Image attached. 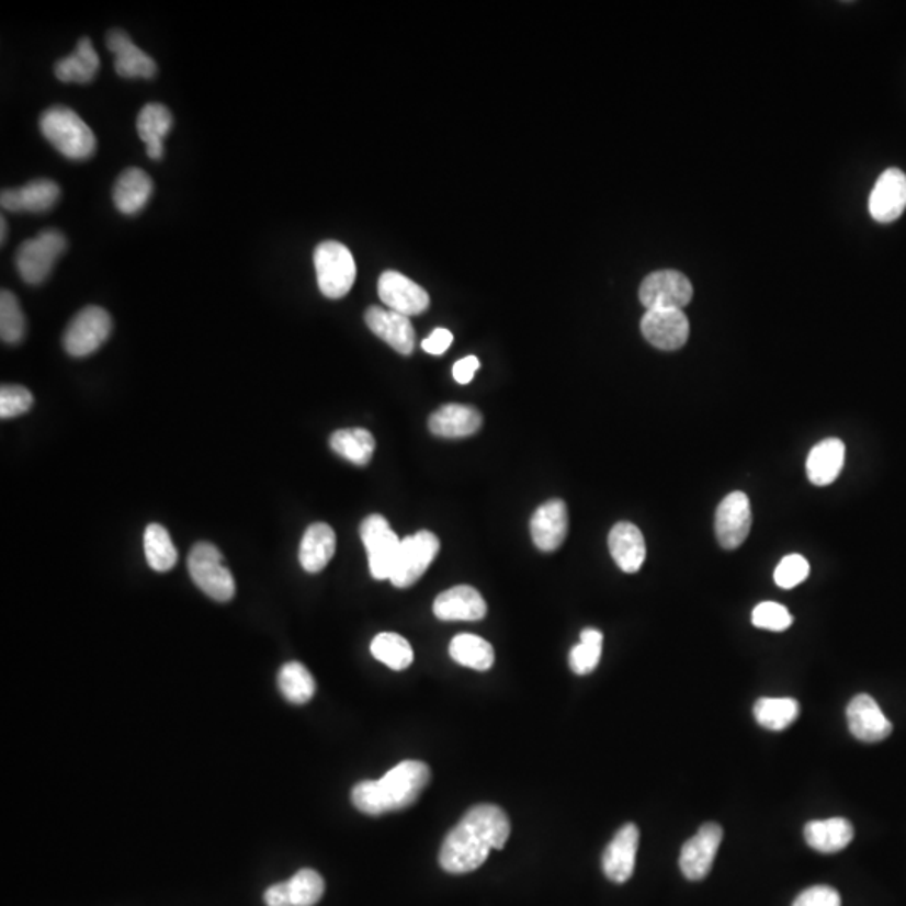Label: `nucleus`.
<instances>
[{
    "label": "nucleus",
    "mask_w": 906,
    "mask_h": 906,
    "mask_svg": "<svg viewBox=\"0 0 906 906\" xmlns=\"http://www.w3.org/2000/svg\"><path fill=\"white\" fill-rule=\"evenodd\" d=\"M511 836V820L496 804H477L446 835L440 864L446 873L465 874L486 863L492 849H502Z\"/></svg>",
    "instance_id": "f257e3e1"
},
{
    "label": "nucleus",
    "mask_w": 906,
    "mask_h": 906,
    "mask_svg": "<svg viewBox=\"0 0 906 906\" xmlns=\"http://www.w3.org/2000/svg\"><path fill=\"white\" fill-rule=\"evenodd\" d=\"M432 779L429 766L420 760H405L378 781H363L351 792L353 806L367 816L407 809L417 803Z\"/></svg>",
    "instance_id": "f03ea898"
},
{
    "label": "nucleus",
    "mask_w": 906,
    "mask_h": 906,
    "mask_svg": "<svg viewBox=\"0 0 906 906\" xmlns=\"http://www.w3.org/2000/svg\"><path fill=\"white\" fill-rule=\"evenodd\" d=\"M39 126L44 138L69 160H87L97 150L93 129L69 107L53 106L44 111Z\"/></svg>",
    "instance_id": "7ed1b4c3"
},
{
    "label": "nucleus",
    "mask_w": 906,
    "mask_h": 906,
    "mask_svg": "<svg viewBox=\"0 0 906 906\" xmlns=\"http://www.w3.org/2000/svg\"><path fill=\"white\" fill-rule=\"evenodd\" d=\"M189 573L199 589L218 603L236 597V579L225 566L220 551L211 543H199L189 554Z\"/></svg>",
    "instance_id": "20e7f679"
},
{
    "label": "nucleus",
    "mask_w": 906,
    "mask_h": 906,
    "mask_svg": "<svg viewBox=\"0 0 906 906\" xmlns=\"http://www.w3.org/2000/svg\"><path fill=\"white\" fill-rule=\"evenodd\" d=\"M319 291L329 299H341L356 281V262L347 246L328 240L315 250Z\"/></svg>",
    "instance_id": "39448f33"
},
{
    "label": "nucleus",
    "mask_w": 906,
    "mask_h": 906,
    "mask_svg": "<svg viewBox=\"0 0 906 906\" xmlns=\"http://www.w3.org/2000/svg\"><path fill=\"white\" fill-rule=\"evenodd\" d=\"M66 247L68 242L59 230H44L34 239L21 244L15 256V265L22 281L31 286H37L46 281Z\"/></svg>",
    "instance_id": "423d86ee"
},
{
    "label": "nucleus",
    "mask_w": 906,
    "mask_h": 906,
    "mask_svg": "<svg viewBox=\"0 0 906 906\" xmlns=\"http://www.w3.org/2000/svg\"><path fill=\"white\" fill-rule=\"evenodd\" d=\"M111 329L113 321L107 310L100 306L84 307L66 328L63 347L69 356H90L103 347L104 341L110 338Z\"/></svg>",
    "instance_id": "0eeeda50"
},
{
    "label": "nucleus",
    "mask_w": 906,
    "mask_h": 906,
    "mask_svg": "<svg viewBox=\"0 0 906 906\" xmlns=\"http://www.w3.org/2000/svg\"><path fill=\"white\" fill-rule=\"evenodd\" d=\"M440 553V541L433 532L420 531L401 541L389 581L396 588L414 586Z\"/></svg>",
    "instance_id": "6e6552de"
},
{
    "label": "nucleus",
    "mask_w": 906,
    "mask_h": 906,
    "mask_svg": "<svg viewBox=\"0 0 906 906\" xmlns=\"http://www.w3.org/2000/svg\"><path fill=\"white\" fill-rule=\"evenodd\" d=\"M360 535L373 578L378 581L389 579L401 544L389 522L380 514L367 516L361 522Z\"/></svg>",
    "instance_id": "1a4fd4ad"
},
{
    "label": "nucleus",
    "mask_w": 906,
    "mask_h": 906,
    "mask_svg": "<svg viewBox=\"0 0 906 906\" xmlns=\"http://www.w3.org/2000/svg\"><path fill=\"white\" fill-rule=\"evenodd\" d=\"M692 282L678 271H658L649 274L639 286V301L646 310L680 309L692 301Z\"/></svg>",
    "instance_id": "9d476101"
},
{
    "label": "nucleus",
    "mask_w": 906,
    "mask_h": 906,
    "mask_svg": "<svg viewBox=\"0 0 906 906\" xmlns=\"http://www.w3.org/2000/svg\"><path fill=\"white\" fill-rule=\"evenodd\" d=\"M752 528V509L744 492H732L722 500L715 514V534L724 550L743 546Z\"/></svg>",
    "instance_id": "9b49d317"
},
{
    "label": "nucleus",
    "mask_w": 906,
    "mask_h": 906,
    "mask_svg": "<svg viewBox=\"0 0 906 906\" xmlns=\"http://www.w3.org/2000/svg\"><path fill=\"white\" fill-rule=\"evenodd\" d=\"M724 831L721 826L715 823H706L697 831L693 838H690L680 851V870L683 876L692 882L703 880L706 874L711 873L712 864H714L715 857H717L718 848H721Z\"/></svg>",
    "instance_id": "f8f14e48"
},
{
    "label": "nucleus",
    "mask_w": 906,
    "mask_h": 906,
    "mask_svg": "<svg viewBox=\"0 0 906 906\" xmlns=\"http://www.w3.org/2000/svg\"><path fill=\"white\" fill-rule=\"evenodd\" d=\"M380 299L398 315L418 316L430 307V296L417 282L396 271H386L380 275Z\"/></svg>",
    "instance_id": "ddd939ff"
},
{
    "label": "nucleus",
    "mask_w": 906,
    "mask_h": 906,
    "mask_svg": "<svg viewBox=\"0 0 906 906\" xmlns=\"http://www.w3.org/2000/svg\"><path fill=\"white\" fill-rule=\"evenodd\" d=\"M642 332L646 341L658 350H680L689 339V319L680 309L646 310L642 319Z\"/></svg>",
    "instance_id": "4468645a"
},
{
    "label": "nucleus",
    "mask_w": 906,
    "mask_h": 906,
    "mask_svg": "<svg viewBox=\"0 0 906 906\" xmlns=\"http://www.w3.org/2000/svg\"><path fill=\"white\" fill-rule=\"evenodd\" d=\"M871 217L880 224H890L902 217L906 208V175L899 168H888L874 183L870 195Z\"/></svg>",
    "instance_id": "2eb2a0df"
},
{
    "label": "nucleus",
    "mask_w": 906,
    "mask_h": 906,
    "mask_svg": "<svg viewBox=\"0 0 906 906\" xmlns=\"http://www.w3.org/2000/svg\"><path fill=\"white\" fill-rule=\"evenodd\" d=\"M849 732L863 743H882L888 739L893 725L883 714L873 697L861 693L849 702L848 711Z\"/></svg>",
    "instance_id": "dca6fc26"
},
{
    "label": "nucleus",
    "mask_w": 906,
    "mask_h": 906,
    "mask_svg": "<svg viewBox=\"0 0 906 906\" xmlns=\"http://www.w3.org/2000/svg\"><path fill=\"white\" fill-rule=\"evenodd\" d=\"M569 516L568 507L564 500H547L543 506L537 507L531 519V535L537 550L544 553H553L563 546L566 535H568Z\"/></svg>",
    "instance_id": "f3484780"
},
{
    "label": "nucleus",
    "mask_w": 906,
    "mask_h": 906,
    "mask_svg": "<svg viewBox=\"0 0 906 906\" xmlns=\"http://www.w3.org/2000/svg\"><path fill=\"white\" fill-rule=\"evenodd\" d=\"M364 321L367 328L372 329L373 335L383 339L396 353L404 354V356L414 353L415 329L407 316L398 315L392 309L372 306L367 307Z\"/></svg>",
    "instance_id": "a211bd4d"
},
{
    "label": "nucleus",
    "mask_w": 906,
    "mask_h": 906,
    "mask_svg": "<svg viewBox=\"0 0 906 906\" xmlns=\"http://www.w3.org/2000/svg\"><path fill=\"white\" fill-rule=\"evenodd\" d=\"M639 831L625 825L614 835L603 854V871L613 883H626L633 876L638 853Z\"/></svg>",
    "instance_id": "6ab92c4d"
},
{
    "label": "nucleus",
    "mask_w": 906,
    "mask_h": 906,
    "mask_svg": "<svg viewBox=\"0 0 906 906\" xmlns=\"http://www.w3.org/2000/svg\"><path fill=\"white\" fill-rule=\"evenodd\" d=\"M61 189L54 180H33L21 189H9L0 195V204L8 212L43 214L58 204Z\"/></svg>",
    "instance_id": "aec40b11"
},
{
    "label": "nucleus",
    "mask_w": 906,
    "mask_h": 906,
    "mask_svg": "<svg viewBox=\"0 0 906 906\" xmlns=\"http://www.w3.org/2000/svg\"><path fill=\"white\" fill-rule=\"evenodd\" d=\"M106 46L115 54V69L122 78L151 79L157 76L154 59L139 49L125 31H110Z\"/></svg>",
    "instance_id": "412c9836"
},
{
    "label": "nucleus",
    "mask_w": 906,
    "mask_h": 906,
    "mask_svg": "<svg viewBox=\"0 0 906 906\" xmlns=\"http://www.w3.org/2000/svg\"><path fill=\"white\" fill-rule=\"evenodd\" d=\"M433 613L442 621H478L486 616L487 604L472 586H455L437 597Z\"/></svg>",
    "instance_id": "4be33fe9"
},
{
    "label": "nucleus",
    "mask_w": 906,
    "mask_h": 906,
    "mask_svg": "<svg viewBox=\"0 0 906 906\" xmlns=\"http://www.w3.org/2000/svg\"><path fill=\"white\" fill-rule=\"evenodd\" d=\"M611 557L623 573H638L646 559V544L642 531L632 522H618L608 537Z\"/></svg>",
    "instance_id": "5701e85b"
},
{
    "label": "nucleus",
    "mask_w": 906,
    "mask_h": 906,
    "mask_svg": "<svg viewBox=\"0 0 906 906\" xmlns=\"http://www.w3.org/2000/svg\"><path fill=\"white\" fill-rule=\"evenodd\" d=\"M483 427V415L468 405L450 404L433 411L429 418V429L442 439H464L474 435Z\"/></svg>",
    "instance_id": "b1692460"
},
{
    "label": "nucleus",
    "mask_w": 906,
    "mask_h": 906,
    "mask_svg": "<svg viewBox=\"0 0 906 906\" xmlns=\"http://www.w3.org/2000/svg\"><path fill=\"white\" fill-rule=\"evenodd\" d=\"M846 461V446L839 439H826L813 446L807 455V478L814 486L825 487L835 483Z\"/></svg>",
    "instance_id": "393cba45"
},
{
    "label": "nucleus",
    "mask_w": 906,
    "mask_h": 906,
    "mask_svg": "<svg viewBox=\"0 0 906 906\" xmlns=\"http://www.w3.org/2000/svg\"><path fill=\"white\" fill-rule=\"evenodd\" d=\"M336 534L331 525L316 522L304 532L299 546V563L304 571L316 575L328 566L335 556Z\"/></svg>",
    "instance_id": "a878e982"
},
{
    "label": "nucleus",
    "mask_w": 906,
    "mask_h": 906,
    "mask_svg": "<svg viewBox=\"0 0 906 906\" xmlns=\"http://www.w3.org/2000/svg\"><path fill=\"white\" fill-rule=\"evenodd\" d=\"M804 838L819 853L833 854L848 848L849 842L853 841L854 828L845 817L811 820L804 828Z\"/></svg>",
    "instance_id": "bb28decb"
},
{
    "label": "nucleus",
    "mask_w": 906,
    "mask_h": 906,
    "mask_svg": "<svg viewBox=\"0 0 906 906\" xmlns=\"http://www.w3.org/2000/svg\"><path fill=\"white\" fill-rule=\"evenodd\" d=\"M154 193V182L139 168H126L116 180L113 189V202L122 214L135 215L144 211Z\"/></svg>",
    "instance_id": "cd10ccee"
},
{
    "label": "nucleus",
    "mask_w": 906,
    "mask_h": 906,
    "mask_svg": "<svg viewBox=\"0 0 906 906\" xmlns=\"http://www.w3.org/2000/svg\"><path fill=\"white\" fill-rule=\"evenodd\" d=\"M172 113L160 103H148L139 111L136 120V132L147 145V154L151 160H161L163 157V138L172 129Z\"/></svg>",
    "instance_id": "c85d7f7f"
},
{
    "label": "nucleus",
    "mask_w": 906,
    "mask_h": 906,
    "mask_svg": "<svg viewBox=\"0 0 906 906\" xmlns=\"http://www.w3.org/2000/svg\"><path fill=\"white\" fill-rule=\"evenodd\" d=\"M98 71H100V58L90 37L79 39L75 53L56 65V78L63 82L87 84L93 81Z\"/></svg>",
    "instance_id": "c756f323"
},
{
    "label": "nucleus",
    "mask_w": 906,
    "mask_h": 906,
    "mask_svg": "<svg viewBox=\"0 0 906 906\" xmlns=\"http://www.w3.org/2000/svg\"><path fill=\"white\" fill-rule=\"evenodd\" d=\"M450 657L462 667L474 668V670L486 671L492 668L496 661L492 645L486 639L471 633L457 635L450 642Z\"/></svg>",
    "instance_id": "7c9ffc66"
},
{
    "label": "nucleus",
    "mask_w": 906,
    "mask_h": 906,
    "mask_svg": "<svg viewBox=\"0 0 906 906\" xmlns=\"http://www.w3.org/2000/svg\"><path fill=\"white\" fill-rule=\"evenodd\" d=\"M329 445L339 457L347 458L354 465H366L372 462L375 452V437L366 429H343L332 433Z\"/></svg>",
    "instance_id": "2f4dec72"
},
{
    "label": "nucleus",
    "mask_w": 906,
    "mask_h": 906,
    "mask_svg": "<svg viewBox=\"0 0 906 906\" xmlns=\"http://www.w3.org/2000/svg\"><path fill=\"white\" fill-rule=\"evenodd\" d=\"M144 544L148 566L154 571L167 573L175 566L179 553H177L172 535L163 525H148L147 531H145Z\"/></svg>",
    "instance_id": "473e14b6"
},
{
    "label": "nucleus",
    "mask_w": 906,
    "mask_h": 906,
    "mask_svg": "<svg viewBox=\"0 0 906 906\" xmlns=\"http://www.w3.org/2000/svg\"><path fill=\"white\" fill-rule=\"evenodd\" d=\"M279 690L287 702L303 705L316 693V682L310 671L299 661H291L279 671Z\"/></svg>",
    "instance_id": "72a5a7b5"
},
{
    "label": "nucleus",
    "mask_w": 906,
    "mask_h": 906,
    "mask_svg": "<svg viewBox=\"0 0 906 906\" xmlns=\"http://www.w3.org/2000/svg\"><path fill=\"white\" fill-rule=\"evenodd\" d=\"M800 715V703L794 699H760L754 705V717L760 727L784 731Z\"/></svg>",
    "instance_id": "f704fd0d"
},
{
    "label": "nucleus",
    "mask_w": 906,
    "mask_h": 906,
    "mask_svg": "<svg viewBox=\"0 0 906 906\" xmlns=\"http://www.w3.org/2000/svg\"><path fill=\"white\" fill-rule=\"evenodd\" d=\"M373 657L392 670L400 671L414 664V648L401 635L380 633L372 642Z\"/></svg>",
    "instance_id": "c9c22d12"
},
{
    "label": "nucleus",
    "mask_w": 906,
    "mask_h": 906,
    "mask_svg": "<svg viewBox=\"0 0 906 906\" xmlns=\"http://www.w3.org/2000/svg\"><path fill=\"white\" fill-rule=\"evenodd\" d=\"M581 642L571 649L569 665L576 675H588L594 671L601 660L603 652V633L600 630L586 628L581 632Z\"/></svg>",
    "instance_id": "e433bc0d"
},
{
    "label": "nucleus",
    "mask_w": 906,
    "mask_h": 906,
    "mask_svg": "<svg viewBox=\"0 0 906 906\" xmlns=\"http://www.w3.org/2000/svg\"><path fill=\"white\" fill-rule=\"evenodd\" d=\"M25 319L18 297L11 291L0 293V338L8 344L21 343L24 339Z\"/></svg>",
    "instance_id": "4c0bfd02"
},
{
    "label": "nucleus",
    "mask_w": 906,
    "mask_h": 906,
    "mask_svg": "<svg viewBox=\"0 0 906 906\" xmlns=\"http://www.w3.org/2000/svg\"><path fill=\"white\" fill-rule=\"evenodd\" d=\"M291 898L294 906H315L325 895V880L315 870H301L291 877Z\"/></svg>",
    "instance_id": "58836bf2"
},
{
    "label": "nucleus",
    "mask_w": 906,
    "mask_h": 906,
    "mask_svg": "<svg viewBox=\"0 0 906 906\" xmlns=\"http://www.w3.org/2000/svg\"><path fill=\"white\" fill-rule=\"evenodd\" d=\"M792 614L788 608L774 601H763L752 611V623L756 628L769 632H785L792 625Z\"/></svg>",
    "instance_id": "ea45409f"
},
{
    "label": "nucleus",
    "mask_w": 906,
    "mask_h": 906,
    "mask_svg": "<svg viewBox=\"0 0 906 906\" xmlns=\"http://www.w3.org/2000/svg\"><path fill=\"white\" fill-rule=\"evenodd\" d=\"M33 405V393L24 386L4 385L0 388V417L4 420L24 415Z\"/></svg>",
    "instance_id": "a19ab883"
},
{
    "label": "nucleus",
    "mask_w": 906,
    "mask_h": 906,
    "mask_svg": "<svg viewBox=\"0 0 906 906\" xmlns=\"http://www.w3.org/2000/svg\"><path fill=\"white\" fill-rule=\"evenodd\" d=\"M807 576H809V563L800 554H791L779 563L774 573V581L779 588L792 589L806 581Z\"/></svg>",
    "instance_id": "79ce46f5"
},
{
    "label": "nucleus",
    "mask_w": 906,
    "mask_h": 906,
    "mask_svg": "<svg viewBox=\"0 0 906 906\" xmlns=\"http://www.w3.org/2000/svg\"><path fill=\"white\" fill-rule=\"evenodd\" d=\"M792 906H841V896L831 886H811L797 896Z\"/></svg>",
    "instance_id": "37998d69"
},
{
    "label": "nucleus",
    "mask_w": 906,
    "mask_h": 906,
    "mask_svg": "<svg viewBox=\"0 0 906 906\" xmlns=\"http://www.w3.org/2000/svg\"><path fill=\"white\" fill-rule=\"evenodd\" d=\"M453 343V335L445 328H437L433 329L432 335L429 338L423 339V343H421V348L427 353L435 354V356H440V354L445 353L449 350L450 344Z\"/></svg>",
    "instance_id": "c03bdc74"
},
{
    "label": "nucleus",
    "mask_w": 906,
    "mask_h": 906,
    "mask_svg": "<svg viewBox=\"0 0 906 906\" xmlns=\"http://www.w3.org/2000/svg\"><path fill=\"white\" fill-rule=\"evenodd\" d=\"M480 367L477 356H465L453 364V378L461 385H468L474 380L475 373Z\"/></svg>",
    "instance_id": "a18cd8bd"
},
{
    "label": "nucleus",
    "mask_w": 906,
    "mask_h": 906,
    "mask_svg": "<svg viewBox=\"0 0 906 906\" xmlns=\"http://www.w3.org/2000/svg\"><path fill=\"white\" fill-rule=\"evenodd\" d=\"M265 905L268 906H294L293 898H291L290 883H278L268 888L264 895Z\"/></svg>",
    "instance_id": "49530a36"
},
{
    "label": "nucleus",
    "mask_w": 906,
    "mask_h": 906,
    "mask_svg": "<svg viewBox=\"0 0 906 906\" xmlns=\"http://www.w3.org/2000/svg\"><path fill=\"white\" fill-rule=\"evenodd\" d=\"M0 222H2V224H0V225H2V242H5V237H8V236H5V234H8V230H5V225H8V224H5L4 218H2V220H0Z\"/></svg>",
    "instance_id": "de8ad7c7"
}]
</instances>
